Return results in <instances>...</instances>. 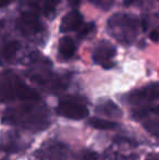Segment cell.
<instances>
[{
  "instance_id": "30bf717a",
  "label": "cell",
  "mask_w": 159,
  "mask_h": 160,
  "mask_svg": "<svg viewBox=\"0 0 159 160\" xmlns=\"http://www.w3.org/2000/svg\"><path fill=\"white\" fill-rule=\"evenodd\" d=\"M17 28L23 35L33 36L42 30V24L36 13L26 11L19 17L17 21Z\"/></svg>"
},
{
  "instance_id": "e0dca14e",
  "label": "cell",
  "mask_w": 159,
  "mask_h": 160,
  "mask_svg": "<svg viewBox=\"0 0 159 160\" xmlns=\"http://www.w3.org/2000/svg\"><path fill=\"white\" fill-rule=\"evenodd\" d=\"M106 160H137V157L134 155H124L119 149H116V147H112L108 152Z\"/></svg>"
},
{
  "instance_id": "5b68a950",
  "label": "cell",
  "mask_w": 159,
  "mask_h": 160,
  "mask_svg": "<svg viewBox=\"0 0 159 160\" xmlns=\"http://www.w3.org/2000/svg\"><path fill=\"white\" fill-rule=\"evenodd\" d=\"M56 112L60 117L70 119V120H83L88 117V108L81 100L75 97H63L60 99Z\"/></svg>"
},
{
  "instance_id": "4fadbf2b",
  "label": "cell",
  "mask_w": 159,
  "mask_h": 160,
  "mask_svg": "<svg viewBox=\"0 0 159 160\" xmlns=\"http://www.w3.org/2000/svg\"><path fill=\"white\" fill-rule=\"evenodd\" d=\"M96 113L112 119H118L122 117V111L112 100H104L96 106Z\"/></svg>"
},
{
  "instance_id": "277c9868",
  "label": "cell",
  "mask_w": 159,
  "mask_h": 160,
  "mask_svg": "<svg viewBox=\"0 0 159 160\" xmlns=\"http://www.w3.org/2000/svg\"><path fill=\"white\" fill-rule=\"evenodd\" d=\"M34 157L36 160H79V152L62 142L49 139L34 152Z\"/></svg>"
},
{
  "instance_id": "d4e9b609",
  "label": "cell",
  "mask_w": 159,
  "mask_h": 160,
  "mask_svg": "<svg viewBox=\"0 0 159 160\" xmlns=\"http://www.w3.org/2000/svg\"><path fill=\"white\" fill-rule=\"evenodd\" d=\"M70 4L72 7H79L80 3H81V0H69Z\"/></svg>"
},
{
  "instance_id": "4316f807",
  "label": "cell",
  "mask_w": 159,
  "mask_h": 160,
  "mask_svg": "<svg viewBox=\"0 0 159 160\" xmlns=\"http://www.w3.org/2000/svg\"><path fill=\"white\" fill-rule=\"evenodd\" d=\"M1 160H8V159H1Z\"/></svg>"
},
{
  "instance_id": "d6986e66",
  "label": "cell",
  "mask_w": 159,
  "mask_h": 160,
  "mask_svg": "<svg viewBox=\"0 0 159 160\" xmlns=\"http://www.w3.org/2000/svg\"><path fill=\"white\" fill-rule=\"evenodd\" d=\"M79 160H98V155L93 150L85 149L79 152Z\"/></svg>"
},
{
  "instance_id": "484cf974",
  "label": "cell",
  "mask_w": 159,
  "mask_h": 160,
  "mask_svg": "<svg viewBox=\"0 0 159 160\" xmlns=\"http://www.w3.org/2000/svg\"><path fill=\"white\" fill-rule=\"evenodd\" d=\"M3 25H4V22L2 21V20H0V31L3 28Z\"/></svg>"
},
{
  "instance_id": "ac0fdd59",
  "label": "cell",
  "mask_w": 159,
  "mask_h": 160,
  "mask_svg": "<svg viewBox=\"0 0 159 160\" xmlns=\"http://www.w3.org/2000/svg\"><path fill=\"white\" fill-rule=\"evenodd\" d=\"M94 30H95V24L94 23H87V24L83 23L77 32L80 37H85V36H87L88 34H91L93 32Z\"/></svg>"
},
{
  "instance_id": "6da1fadb",
  "label": "cell",
  "mask_w": 159,
  "mask_h": 160,
  "mask_svg": "<svg viewBox=\"0 0 159 160\" xmlns=\"http://www.w3.org/2000/svg\"><path fill=\"white\" fill-rule=\"evenodd\" d=\"M1 122L6 125L36 133L49 127L51 117L48 107L38 101V99H35L26 100L20 106L8 108L2 114Z\"/></svg>"
},
{
  "instance_id": "52a82bcc",
  "label": "cell",
  "mask_w": 159,
  "mask_h": 160,
  "mask_svg": "<svg viewBox=\"0 0 159 160\" xmlns=\"http://www.w3.org/2000/svg\"><path fill=\"white\" fill-rule=\"evenodd\" d=\"M31 80L38 84L39 86L48 89L50 92L63 91L68 86V81L64 78L58 76L57 74H52L49 71H39L31 74Z\"/></svg>"
},
{
  "instance_id": "ba28073f",
  "label": "cell",
  "mask_w": 159,
  "mask_h": 160,
  "mask_svg": "<svg viewBox=\"0 0 159 160\" xmlns=\"http://www.w3.org/2000/svg\"><path fill=\"white\" fill-rule=\"evenodd\" d=\"M117 49L111 42L107 40H100L93 51V60L96 64H99L102 68L109 70L115 67L113 58L116 57Z\"/></svg>"
},
{
  "instance_id": "5bb4252c",
  "label": "cell",
  "mask_w": 159,
  "mask_h": 160,
  "mask_svg": "<svg viewBox=\"0 0 159 160\" xmlns=\"http://www.w3.org/2000/svg\"><path fill=\"white\" fill-rule=\"evenodd\" d=\"M77 46H75L74 40L71 37H62L59 42V55L61 58L68 60L71 59L75 55Z\"/></svg>"
},
{
  "instance_id": "3957f363",
  "label": "cell",
  "mask_w": 159,
  "mask_h": 160,
  "mask_svg": "<svg viewBox=\"0 0 159 160\" xmlns=\"http://www.w3.org/2000/svg\"><path fill=\"white\" fill-rule=\"evenodd\" d=\"M141 22L135 15L117 13L108 21L109 33L113 38L123 44H131L136 38Z\"/></svg>"
},
{
  "instance_id": "ffe728a7",
  "label": "cell",
  "mask_w": 159,
  "mask_h": 160,
  "mask_svg": "<svg viewBox=\"0 0 159 160\" xmlns=\"http://www.w3.org/2000/svg\"><path fill=\"white\" fill-rule=\"evenodd\" d=\"M96 7L102 9V10H107V9L111 8L113 4V0H88Z\"/></svg>"
},
{
  "instance_id": "603a6c76",
  "label": "cell",
  "mask_w": 159,
  "mask_h": 160,
  "mask_svg": "<svg viewBox=\"0 0 159 160\" xmlns=\"http://www.w3.org/2000/svg\"><path fill=\"white\" fill-rule=\"evenodd\" d=\"M145 160H158V155L156 154V152H152V154H149L148 156L146 157Z\"/></svg>"
},
{
  "instance_id": "7402d4cb",
  "label": "cell",
  "mask_w": 159,
  "mask_h": 160,
  "mask_svg": "<svg viewBox=\"0 0 159 160\" xmlns=\"http://www.w3.org/2000/svg\"><path fill=\"white\" fill-rule=\"evenodd\" d=\"M141 1V0H123V4L127 7H130L132 6V4H135L136 2Z\"/></svg>"
},
{
  "instance_id": "7a4b0ae2",
  "label": "cell",
  "mask_w": 159,
  "mask_h": 160,
  "mask_svg": "<svg viewBox=\"0 0 159 160\" xmlns=\"http://www.w3.org/2000/svg\"><path fill=\"white\" fill-rule=\"evenodd\" d=\"M39 99V95L34 88L27 86L21 78L12 72L2 74L0 81V101H26Z\"/></svg>"
},
{
  "instance_id": "7c38bea8",
  "label": "cell",
  "mask_w": 159,
  "mask_h": 160,
  "mask_svg": "<svg viewBox=\"0 0 159 160\" xmlns=\"http://www.w3.org/2000/svg\"><path fill=\"white\" fill-rule=\"evenodd\" d=\"M21 48V44L17 40H10L0 47V64L10 63L17 57V51Z\"/></svg>"
},
{
  "instance_id": "9c48e42d",
  "label": "cell",
  "mask_w": 159,
  "mask_h": 160,
  "mask_svg": "<svg viewBox=\"0 0 159 160\" xmlns=\"http://www.w3.org/2000/svg\"><path fill=\"white\" fill-rule=\"evenodd\" d=\"M28 145L27 142L17 131H8L1 134L0 137V150L8 154H17L23 152Z\"/></svg>"
},
{
  "instance_id": "44dd1931",
  "label": "cell",
  "mask_w": 159,
  "mask_h": 160,
  "mask_svg": "<svg viewBox=\"0 0 159 160\" xmlns=\"http://www.w3.org/2000/svg\"><path fill=\"white\" fill-rule=\"evenodd\" d=\"M158 31L157 30H154L153 32L151 33V36H149V38H151L152 40H153L154 42H158Z\"/></svg>"
},
{
  "instance_id": "cb8c5ba5",
  "label": "cell",
  "mask_w": 159,
  "mask_h": 160,
  "mask_svg": "<svg viewBox=\"0 0 159 160\" xmlns=\"http://www.w3.org/2000/svg\"><path fill=\"white\" fill-rule=\"evenodd\" d=\"M12 1H13V0H0V8L8 6V4H9V3H11Z\"/></svg>"
},
{
  "instance_id": "8992f818",
  "label": "cell",
  "mask_w": 159,
  "mask_h": 160,
  "mask_svg": "<svg viewBox=\"0 0 159 160\" xmlns=\"http://www.w3.org/2000/svg\"><path fill=\"white\" fill-rule=\"evenodd\" d=\"M159 89L157 83H153L147 86L134 91L127 96V102L133 107H143V106L158 105Z\"/></svg>"
},
{
  "instance_id": "2e32d148",
  "label": "cell",
  "mask_w": 159,
  "mask_h": 160,
  "mask_svg": "<svg viewBox=\"0 0 159 160\" xmlns=\"http://www.w3.org/2000/svg\"><path fill=\"white\" fill-rule=\"evenodd\" d=\"M35 1H42V11L46 17L51 18L55 14L57 6L59 4L60 0H35Z\"/></svg>"
},
{
  "instance_id": "9a60e30c",
  "label": "cell",
  "mask_w": 159,
  "mask_h": 160,
  "mask_svg": "<svg viewBox=\"0 0 159 160\" xmlns=\"http://www.w3.org/2000/svg\"><path fill=\"white\" fill-rule=\"evenodd\" d=\"M88 125H91L92 128H97V130H115L119 127L117 122H113V121L105 120V119L100 118H92L88 120Z\"/></svg>"
},
{
  "instance_id": "8fae6325",
  "label": "cell",
  "mask_w": 159,
  "mask_h": 160,
  "mask_svg": "<svg viewBox=\"0 0 159 160\" xmlns=\"http://www.w3.org/2000/svg\"><path fill=\"white\" fill-rule=\"evenodd\" d=\"M84 23L83 22L82 14L77 10L70 11L67 13L61 20L60 23V31L62 33H69L73 31H77L81 28V25Z\"/></svg>"
}]
</instances>
